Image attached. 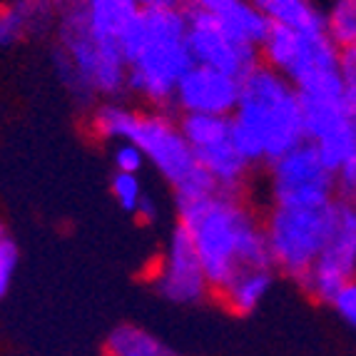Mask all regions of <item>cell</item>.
I'll return each mask as SVG.
<instances>
[{
    "label": "cell",
    "mask_w": 356,
    "mask_h": 356,
    "mask_svg": "<svg viewBox=\"0 0 356 356\" xmlns=\"http://www.w3.org/2000/svg\"><path fill=\"white\" fill-rule=\"evenodd\" d=\"M274 284V269H244L234 274L220 291L217 299L229 309L232 314L247 316L261 307L269 297Z\"/></svg>",
    "instance_id": "2e32d148"
},
{
    "label": "cell",
    "mask_w": 356,
    "mask_h": 356,
    "mask_svg": "<svg viewBox=\"0 0 356 356\" xmlns=\"http://www.w3.org/2000/svg\"><path fill=\"white\" fill-rule=\"evenodd\" d=\"M140 10L137 0H83V13L92 33L107 40H120L122 30Z\"/></svg>",
    "instance_id": "d6986e66"
},
{
    "label": "cell",
    "mask_w": 356,
    "mask_h": 356,
    "mask_svg": "<svg viewBox=\"0 0 356 356\" xmlns=\"http://www.w3.org/2000/svg\"><path fill=\"white\" fill-rule=\"evenodd\" d=\"M229 122L232 140L254 167L269 165L307 143L297 88L264 63L242 77V92Z\"/></svg>",
    "instance_id": "277c9868"
},
{
    "label": "cell",
    "mask_w": 356,
    "mask_h": 356,
    "mask_svg": "<svg viewBox=\"0 0 356 356\" xmlns=\"http://www.w3.org/2000/svg\"><path fill=\"white\" fill-rule=\"evenodd\" d=\"M152 286L162 299L179 307H195L214 294L195 244L182 225H175L167 239L157 267L152 272Z\"/></svg>",
    "instance_id": "8fae6325"
},
{
    "label": "cell",
    "mask_w": 356,
    "mask_h": 356,
    "mask_svg": "<svg viewBox=\"0 0 356 356\" xmlns=\"http://www.w3.org/2000/svg\"><path fill=\"white\" fill-rule=\"evenodd\" d=\"M18 261H20L18 244L8 234V237H3V242H0V299L10 291L15 272H18Z\"/></svg>",
    "instance_id": "603a6c76"
},
{
    "label": "cell",
    "mask_w": 356,
    "mask_h": 356,
    "mask_svg": "<svg viewBox=\"0 0 356 356\" xmlns=\"http://www.w3.org/2000/svg\"><path fill=\"white\" fill-rule=\"evenodd\" d=\"M274 272L302 282L319 259L334 225V202L321 207L272 204L261 220Z\"/></svg>",
    "instance_id": "52a82bcc"
},
{
    "label": "cell",
    "mask_w": 356,
    "mask_h": 356,
    "mask_svg": "<svg viewBox=\"0 0 356 356\" xmlns=\"http://www.w3.org/2000/svg\"><path fill=\"white\" fill-rule=\"evenodd\" d=\"M113 165L115 172H125V175H140L147 167L143 149L137 147L135 143H127V140H120L113 147Z\"/></svg>",
    "instance_id": "7402d4cb"
},
{
    "label": "cell",
    "mask_w": 356,
    "mask_h": 356,
    "mask_svg": "<svg viewBox=\"0 0 356 356\" xmlns=\"http://www.w3.org/2000/svg\"><path fill=\"white\" fill-rule=\"evenodd\" d=\"M259 58L267 67L282 72L297 88L299 97H344V53L327 33L269 28Z\"/></svg>",
    "instance_id": "8992f818"
},
{
    "label": "cell",
    "mask_w": 356,
    "mask_h": 356,
    "mask_svg": "<svg viewBox=\"0 0 356 356\" xmlns=\"http://www.w3.org/2000/svg\"><path fill=\"white\" fill-rule=\"evenodd\" d=\"M110 190H113L115 202L130 214H137L140 220H152L157 214V204L152 202V197L145 190L140 175H125V172H115L113 182H110Z\"/></svg>",
    "instance_id": "ffe728a7"
},
{
    "label": "cell",
    "mask_w": 356,
    "mask_h": 356,
    "mask_svg": "<svg viewBox=\"0 0 356 356\" xmlns=\"http://www.w3.org/2000/svg\"><path fill=\"white\" fill-rule=\"evenodd\" d=\"M58 13H65V10H72V8H83V0H53Z\"/></svg>",
    "instance_id": "d4e9b609"
},
{
    "label": "cell",
    "mask_w": 356,
    "mask_h": 356,
    "mask_svg": "<svg viewBox=\"0 0 356 356\" xmlns=\"http://www.w3.org/2000/svg\"><path fill=\"white\" fill-rule=\"evenodd\" d=\"M272 28L324 33V13L312 0H252Z\"/></svg>",
    "instance_id": "e0dca14e"
},
{
    "label": "cell",
    "mask_w": 356,
    "mask_h": 356,
    "mask_svg": "<svg viewBox=\"0 0 356 356\" xmlns=\"http://www.w3.org/2000/svg\"><path fill=\"white\" fill-rule=\"evenodd\" d=\"M242 80L204 65H192L175 90L172 107L179 115L232 118L237 110Z\"/></svg>",
    "instance_id": "4fadbf2b"
},
{
    "label": "cell",
    "mask_w": 356,
    "mask_h": 356,
    "mask_svg": "<svg viewBox=\"0 0 356 356\" xmlns=\"http://www.w3.org/2000/svg\"><path fill=\"white\" fill-rule=\"evenodd\" d=\"M356 280V200L334 202V225L319 259L299 284L309 297L329 304L339 289Z\"/></svg>",
    "instance_id": "30bf717a"
},
{
    "label": "cell",
    "mask_w": 356,
    "mask_h": 356,
    "mask_svg": "<svg viewBox=\"0 0 356 356\" xmlns=\"http://www.w3.org/2000/svg\"><path fill=\"white\" fill-rule=\"evenodd\" d=\"M92 132L107 143H135L145 160L172 187L179 202H197L214 195L217 184L202 167L184 140L179 122L162 110H135L120 100H105L92 113Z\"/></svg>",
    "instance_id": "3957f363"
},
{
    "label": "cell",
    "mask_w": 356,
    "mask_h": 356,
    "mask_svg": "<svg viewBox=\"0 0 356 356\" xmlns=\"http://www.w3.org/2000/svg\"><path fill=\"white\" fill-rule=\"evenodd\" d=\"M329 307L337 312V316L344 321L346 327L356 329V280L341 286V289L334 294L332 302H329Z\"/></svg>",
    "instance_id": "cb8c5ba5"
},
{
    "label": "cell",
    "mask_w": 356,
    "mask_h": 356,
    "mask_svg": "<svg viewBox=\"0 0 356 356\" xmlns=\"http://www.w3.org/2000/svg\"><path fill=\"white\" fill-rule=\"evenodd\" d=\"M55 13L53 0H8L0 8V48L18 45L30 33L48 28Z\"/></svg>",
    "instance_id": "9a60e30c"
},
{
    "label": "cell",
    "mask_w": 356,
    "mask_h": 356,
    "mask_svg": "<svg viewBox=\"0 0 356 356\" xmlns=\"http://www.w3.org/2000/svg\"><path fill=\"white\" fill-rule=\"evenodd\" d=\"M55 65L60 80L80 100H118L127 92V63L120 40L92 33L83 8L60 13Z\"/></svg>",
    "instance_id": "5b68a950"
},
{
    "label": "cell",
    "mask_w": 356,
    "mask_h": 356,
    "mask_svg": "<svg viewBox=\"0 0 356 356\" xmlns=\"http://www.w3.org/2000/svg\"><path fill=\"white\" fill-rule=\"evenodd\" d=\"M324 33L341 53L356 50V0H334L324 13Z\"/></svg>",
    "instance_id": "44dd1931"
},
{
    "label": "cell",
    "mask_w": 356,
    "mask_h": 356,
    "mask_svg": "<svg viewBox=\"0 0 356 356\" xmlns=\"http://www.w3.org/2000/svg\"><path fill=\"white\" fill-rule=\"evenodd\" d=\"M3 237H8V229L3 225H0V242H3Z\"/></svg>",
    "instance_id": "4316f807"
},
{
    "label": "cell",
    "mask_w": 356,
    "mask_h": 356,
    "mask_svg": "<svg viewBox=\"0 0 356 356\" xmlns=\"http://www.w3.org/2000/svg\"><path fill=\"white\" fill-rule=\"evenodd\" d=\"M179 130L195 152L197 165L212 177L220 192L242 195L254 170L247 157L232 140L229 118H214V115H179Z\"/></svg>",
    "instance_id": "ba28073f"
},
{
    "label": "cell",
    "mask_w": 356,
    "mask_h": 356,
    "mask_svg": "<svg viewBox=\"0 0 356 356\" xmlns=\"http://www.w3.org/2000/svg\"><path fill=\"white\" fill-rule=\"evenodd\" d=\"M177 214L214 294L244 269H274L264 225L242 195L214 192L197 202H179Z\"/></svg>",
    "instance_id": "6da1fadb"
},
{
    "label": "cell",
    "mask_w": 356,
    "mask_h": 356,
    "mask_svg": "<svg viewBox=\"0 0 356 356\" xmlns=\"http://www.w3.org/2000/svg\"><path fill=\"white\" fill-rule=\"evenodd\" d=\"M172 3H179V0H137L140 8H157V6H172Z\"/></svg>",
    "instance_id": "484cf974"
},
{
    "label": "cell",
    "mask_w": 356,
    "mask_h": 356,
    "mask_svg": "<svg viewBox=\"0 0 356 356\" xmlns=\"http://www.w3.org/2000/svg\"><path fill=\"white\" fill-rule=\"evenodd\" d=\"M105 356H182L165 339L137 324H120L105 339Z\"/></svg>",
    "instance_id": "ac0fdd59"
},
{
    "label": "cell",
    "mask_w": 356,
    "mask_h": 356,
    "mask_svg": "<svg viewBox=\"0 0 356 356\" xmlns=\"http://www.w3.org/2000/svg\"><path fill=\"white\" fill-rule=\"evenodd\" d=\"M187 8L214 20L229 35L257 50L261 48V42L272 28L252 0H187Z\"/></svg>",
    "instance_id": "5bb4252c"
},
{
    "label": "cell",
    "mask_w": 356,
    "mask_h": 356,
    "mask_svg": "<svg viewBox=\"0 0 356 356\" xmlns=\"http://www.w3.org/2000/svg\"><path fill=\"white\" fill-rule=\"evenodd\" d=\"M267 192L269 202L284 207H321L339 200L337 175L309 143L269 162Z\"/></svg>",
    "instance_id": "9c48e42d"
},
{
    "label": "cell",
    "mask_w": 356,
    "mask_h": 356,
    "mask_svg": "<svg viewBox=\"0 0 356 356\" xmlns=\"http://www.w3.org/2000/svg\"><path fill=\"white\" fill-rule=\"evenodd\" d=\"M120 48L127 63V92L152 110L172 107L179 80L195 65L187 8H143L122 30Z\"/></svg>",
    "instance_id": "7a4b0ae2"
},
{
    "label": "cell",
    "mask_w": 356,
    "mask_h": 356,
    "mask_svg": "<svg viewBox=\"0 0 356 356\" xmlns=\"http://www.w3.org/2000/svg\"><path fill=\"white\" fill-rule=\"evenodd\" d=\"M187 15H190V50L195 65L212 67V70L227 72L242 80L261 63L259 50L244 45L242 40L222 30L214 20L204 18L190 8H187Z\"/></svg>",
    "instance_id": "7c38bea8"
}]
</instances>
